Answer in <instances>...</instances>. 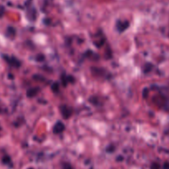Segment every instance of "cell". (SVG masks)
Returning <instances> with one entry per match:
<instances>
[{
    "mask_svg": "<svg viewBox=\"0 0 169 169\" xmlns=\"http://www.w3.org/2000/svg\"><path fill=\"white\" fill-rule=\"evenodd\" d=\"M3 58L4 59V60L7 62L8 64H10L11 66L15 68H18L21 66V62L15 57H9L7 55H3Z\"/></svg>",
    "mask_w": 169,
    "mask_h": 169,
    "instance_id": "obj_1",
    "label": "cell"
},
{
    "mask_svg": "<svg viewBox=\"0 0 169 169\" xmlns=\"http://www.w3.org/2000/svg\"><path fill=\"white\" fill-rule=\"evenodd\" d=\"M60 111H61V114H62V116H63L64 119L69 118V116L72 115V109L67 106H60Z\"/></svg>",
    "mask_w": 169,
    "mask_h": 169,
    "instance_id": "obj_2",
    "label": "cell"
},
{
    "mask_svg": "<svg viewBox=\"0 0 169 169\" xmlns=\"http://www.w3.org/2000/svg\"><path fill=\"white\" fill-rule=\"evenodd\" d=\"M65 129V126L61 121H58L53 127V132L55 134H60L62 133Z\"/></svg>",
    "mask_w": 169,
    "mask_h": 169,
    "instance_id": "obj_3",
    "label": "cell"
},
{
    "mask_svg": "<svg viewBox=\"0 0 169 169\" xmlns=\"http://www.w3.org/2000/svg\"><path fill=\"white\" fill-rule=\"evenodd\" d=\"M116 27H117V29H118L119 32H125L129 27H130V22L127 21H118V22H117V25H116Z\"/></svg>",
    "mask_w": 169,
    "mask_h": 169,
    "instance_id": "obj_4",
    "label": "cell"
},
{
    "mask_svg": "<svg viewBox=\"0 0 169 169\" xmlns=\"http://www.w3.org/2000/svg\"><path fill=\"white\" fill-rule=\"evenodd\" d=\"M39 92V88H30L27 92V96L28 97H35L36 94H37V92Z\"/></svg>",
    "mask_w": 169,
    "mask_h": 169,
    "instance_id": "obj_5",
    "label": "cell"
},
{
    "mask_svg": "<svg viewBox=\"0 0 169 169\" xmlns=\"http://www.w3.org/2000/svg\"><path fill=\"white\" fill-rule=\"evenodd\" d=\"M16 35V30H15L14 27H7V36H9L11 38H13Z\"/></svg>",
    "mask_w": 169,
    "mask_h": 169,
    "instance_id": "obj_6",
    "label": "cell"
},
{
    "mask_svg": "<svg viewBox=\"0 0 169 169\" xmlns=\"http://www.w3.org/2000/svg\"><path fill=\"white\" fill-rule=\"evenodd\" d=\"M2 162H4V164H9L11 162L10 157H8V156H4L3 159H2Z\"/></svg>",
    "mask_w": 169,
    "mask_h": 169,
    "instance_id": "obj_7",
    "label": "cell"
},
{
    "mask_svg": "<svg viewBox=\"0 0 169 169\" xmlns=\"http://www.w3.org/2000/svg\"><path fill=\"white\" fill-rule=\"evenodd\" d=\"M51 89H52V91L55 92H57L59 91V83H55L54 84H52L51 86Z\"/></svg>",
    "mask_w": 169,
    "mask_h": 169,
    "instance_id": "obj_8",
    "label": "cell"
},
{
    "mask_svg": "<svg viewBox=\"0 0 169 169\" xmlns=\"http://www.w3.org/2000/svg\"><path fill=\"white\" fill-rule=\"evenodd\" d=\"M62 169H73V168H72V166H71L69 163L65 162V163H63V164Z\"/></svg>",
    "mask_w": 169,
    "mask_h": 169,
    "instance_id": "obj_9",
    "label": "cell"
},
{
    "mask_svg": "<svg viewBox=\"0 0 169 169\" xmlns=\"http://www.w3.org/2000/svg\"><path fill=\"white\" fill-rule=\"evenodd\" d=\"M151 68H152V65L150 64V63L146 64V67H145V71H144V72H145V73H148V72H149V71L151 70Z\"/></svg>",
    "mask_w": 169,
    "mask_h": 169,
    "instance_id": "obj_10",
    "label": "cell"
},
{
    "mask_svg": "<svg viewBox=\"0 0 169 169\" xmlns=\"http://www.w3.org/2000/svg\"><path fill=\"white\" fill-rule=\"evenodd\" d=\"M159 163H156V162H154L151 166V169H159Z\"/></svg>",
    "mask_w": 169,
    "mask_h": 169,
    "instance_id": "obj_11",
    "label": "cell"
},
{
    "mask_svg": "<svg viewBox=\"0 0 169 169\" xmlns=\"http://www.w3.org/2000/svg\"><path fill=\"white\" fill-rule=\"evenodd\" d=\"M4 13V7H2V6H0V18L1 17H3V15Z\"/></svg>",
    "mask_w": 169,
    "mask_h": 169,
    "instance_id": "obj_12",
    "label": "cell"
},
{
    "mask_svg": "<svg viewBox=\"0 0 169 169\" xmlns=\"http://www.w3.org/2000/svg\"><path fill=\"white\" fill-rule=\"evenodd\" d=\"M163 169H169V162H166L163 164Z\"/></svg>",
    "mask_w": 169,
    "mask_h": 169,
    "instance_id": "obj_13",
    "label": "cell"
},
{
    "mask_svg": "<svg viewBox=\"0 0 169 169\" xmlns=\"http://www.w3.org/2000/svg\"><path fill=\"white\" fill-rule=\"evenodd\" d=\"M144 91H145V92H144V97H146L147 95H148V90H147V89H145V90H144Z\"/></svg>",
    "mask_w": 169,
    "mask_h": 169,
    "instance_id": "obj_14",
    "label": "cell"
},
{
    "mask_svg": "<svg viewBox=\"0 0 169 169\" xmlns=\"http://www.w3.org/2000/svg\"><path fill=\"white\" fill-rule=\"evenodd\" d=\"M27 169H34V168H27Z\"/></svg>",
    "mask_w": 169,
    "mask_h": 169,
    "instance_id": "obj_15",
    "label": "cell"
},
{
    "mask_svg": "<svg viewBox=\"0 0 169 169\" xmlns=\"http://www.w3.org/2000/svg\"><path fill=\"white\" fill-rule=\"evenodd\" d=\"M0 131H1V125H0Z\"/></svg>",
    "mask_w": 169,
    "mask_h": 169,
    "instance_id": "obj_16",
    "label": "cell"
}]
</instances>
